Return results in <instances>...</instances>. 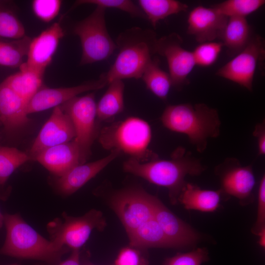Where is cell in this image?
I'll return each mask as SVG.
<instances>
[{
  "mask_svg": "<svg viewBox=\"0 0 265 265\" xmlns=\"http://www.w3.org/2000/svg\"><path fill=\"white\" fill-rule=\"evenodd\" d=\"M105 10L96 6L88 16L74 27V33L79 37L81 43V65L106 60L117 49L106 28Z\"/></svg>",
  "mask_w": 265,
  "mask_h": 265,
  "instance_id": "6",
  "label": "cell"
},
{
  "mask_svg": "<svg viewBox=\"0 0 265 265\" xmlns=\"http://www.w3.org/2000/svg\"><path fill=\"white\" fill-rule=\"evenodd\" d=\"M76 137L73 123L69 116L57 106L41 129L27 153L30 160L44 150L72 141Z\"/></svg>",
  "mask_w": 265,
  "mask_h": 265,
  "instance_id": "13",
  "label": "cell"
},
{
  "mask_svg": "<svg viewBox=\"0 0 265 265\" xmlns=\"http://www.w3.org/2000/svg\"><path fill=\"white\" fill-rule=\"evenodd\" d=\"M158 39L152 30L136 26L120 33L115 43L118 53L108 72L105 73L108 84L116 80L141 78L156 53Z\"/></svg>",
  "mask_w": 265,
  "mask_h": 265,
  "instance_id": "4",
  "label": "cell"
},
{
  "mask_svg": "<svg viewBox=\"0 0 265 265\" xmlns=\"http://www.w3.org/2000/svg\"><path fill=\"white\" fill-rule=\"evenodd\" d=\"M61 5L59 0H35L32 2L33 11L42 21L50 22L58 14Z\"/></svg>",
  "mask_w": 265,
  "mask_h": 265,
  "instance_id": "35",
  "label": "cell"
},
{
  "mask_svg": "<svg viewBox=\"0 0 265 265\" xmlns=\"http://www.w3.org/2000/svg\"><path fill=\"white\" fill-rule=\"evenodd\" d=\"M138 3L154 27L160 20L188 9L186 4L175 0H139Z\"/></svg>",
  "mask_w": 265,
  "mask_h": 265,
  "instance_id": "27",
  "label": "cell"
},
{
  "mask_svg": "<svg viewBox=\"0 0 265 265\" xmlns=\"http://www.w3.org/2000/svg\"><path fill=\"white\" fill-rule=\"evenodd\" d=\"M96 105L94 93L76 97L59 106L73 123L79 149L80 164L84 163L91 153L96 136Z\"/></svg>",
  "mask_w": 265,
  "mask_h": 265,
  "instance_id": "8",
  "label": "cell"
},
{
  "mask_svg": "<svg viewBox=\"0 0 265 265\" xmlns=\"http://www.w3.org/2000/svg\"><path fill=\"white\" fill-rule=\"evenodd\" d=\"M19 68V72L9 76L2 82L27 104L41 88L43 76L28 68L24 62Z\"/></svg>",
  "mask_w": 265,
  "mask_h": 265,
  "instance_id": "24",
  "label": "cell"
},
{
  "mask_svg": "<svg viewBox=\"0 0 265 265\" xmlns=\"http://www.w3.org/2000/svg\"><path fill=\"white\" fill-rule=\"evenodd\" d=\"M265 230V176L264 175L260 183L258 194V209L257 218L252 233L258 236Z\"/></svg>",
  "mask_w": 265,
  "mask_h": 265,
  "instance_id": "36",
  "label": "cell"
},
{
  "mask_svg": "<svg viewBox=\"0 0 265 265\" xmlns=\"http://www.w3.org/2000/svg\"><path fill=\"white\" fill-rule=\"evenodd\" d=\"M153 195L140 189H128L117 192L110 206L127 234L154 217Z\"/></svg>",
  "mask_w": 265,
  "mask_h": 265,
  "instance_id": "10",
  "label": "cell"
},
{
  "mask_svg": "<svg viewBox=\"0 0 265 265\" xmlns=\"http://www.w3.org/2000/svg\"><path fill=\"white\" fill-rule=\"evenodd\" d=\"M228 18L215 9L199 5L189 13L187 32L199 43L220 39Z\"/></svg>",
  "mask_w": 265,
  "mask_h": 265,
  "instance_id": "17",
  "label": "cell"
},
{
  "mask_svg": "<svg viewBox=\"0 0 265 265\" xmlns=\"http://www.w3.org/2000/svg\"><path fill=\"white\" fill-rule=\"evenodd\" d=\"M265 47L263 38L254 34L247 46L220 68L216 75L251 91L257 64L265 58Z\"/></svg>",
  "mask_w": 265,
  "mask_h": 265,
  "instance_id": "9",
  "label": "cell"
},
{
  "mask_svg": "<svg viewBox=\"0 0 265 265\" xmlns=\"http://www.w3.org/2000/svg\"><path fill=\"white\" fill-rule=\"evenodd\" d=\"M183 39L176 33L158 39L156 51L165 58L172 86L180 89L189 83L188 77L195 65L193 53L183 47Z\"/></svg>",
  "mask_w": 265,
  "mask_h": 265,
  "instance_id": "11",
  "label": "cell"
},
{
  "mask_svg": "<svg viewBox=\"0 0 265 265\" xmlns=\"http://www.w3.org/2000/svg\"><path fill=\"white\" fill-rule=\"evenodd\" d=\"M152 203L154 217L174 247L189 246L197 242L199 234L173 213L159 198L153 196Z\"/></svg>",
  "mask_w": 265,
  "mask_h": 265,
  "instance_id": "16",
  "label": "cell"
},
{
  "mask_svg": "<svg viewBox=\"0 0 265 265\" xmlns=\"http://www.w3.org/2000/svg\"><path fill=\"white\" fill-rule=\"evenodd\" d=\"M8 265H18V264H13Z\"/></svg>",
  "mask_w": 265,
  "mask_h": 265,
  "instance_id": "43",
  "label": "cell"
},
{
  "mask_svg": "<svg viewBox=\"0 0 265 265\" xmlns=\"http://www.w3.org/2000/svg\"><path fill=\"white\" fill-rule=\"evenodd\" d=\"M24 26L11 11L0 7V39L13 40L25 36Z\"/></svg>",
  "mask_w": 265,
  "mask_h": 265,
  "instance_id": "32",
  "label": "cell"
},
{
  "mask_svg": "<svg viewBox=\"0 0 265 265\" xmlns=\"http://www.w3.org/2000/svg\"><path fill=\"white\" fill-rule=\"evenodd\" d=\"M124 170L141 177L150 183L166 187L172 204L178 202L179 196L187 183V175L199 176L205 170L199 159L182 147L177 148L169 159L158 158L145 162L130 159L123 165Z\"/></svg>",
  "mask_w": 265,
  "mask_h": 265,
  "instance_id": "1",
  "label": "cell"
},
{
  "mask_svg": "<svg viewBox=\"0 0 265 265\" xmlns=\"http://www.w3.org/2000/svg\"><path fill=\"white\" fill-rule=\"evenodd\" d=\"M4 225V214H2L0 211V229Z\"/></svg>",
  "mask_w": 265,
  "mask_h": 265,
  "instance_id": "41",
  "label": "cell"
},
{
  "mask_svg": "<svg viewBox=\"0 0 265 265\" xmlns=\"http://www.w3.org/2000/svg\"><path fill=\"white\" fill-rule=\"evenodd\" d=\"M209 259V252L206 248H198L191 251L178 253L166 259L163 265H201Z\"/></svg>",
  "mask_w": 265,
  "mask_h": 265,
  "instance_id": "34",
  "label": "cell"
},
{
  "mask_svg": "<svg viewBox=\"0 0 265 265\" xmlns=\"http://www.w3.org/2000/svg\"><path fill=\"white\" fill-rule=\"evenodd\" d=\"M93 4L96 6L119 9L128 13L132 17L145 18V15L133 2L130 0H79L76 1L71 9L82 4Z\"/></svg>",
  "mask_w": 265,
  "mask_h": 265,
  "instance_id": "31",
  "label": "cell"
},
{
  "mask_svg": "<svg viewBox=\"0 0 265 265\" xmlns=\"http://www.w3.org/2000/svg\"><path fill=\"white\" fill-rule=\"evenodd\" d=\"M121 153L117 149L113 150L104 158L76 166L63 176L57 177L55 186L58 191L65 196L74 193L95 177Z\"/></svg>",
  "mask_w": 265,
  "mask_h": 265,
  "instance_id": "18",
  "label": "cell"
},
{
  "mask_svg": "<svg viewBox=\"0 0 265 265\" xmlns=\"http://www.w3.org/2000/svg\"><path fill=\"white\" fill-rule=\"evenodd\" d=\"M31 39L24 37L10 41L0 39V65L11 68L20 67L26 56Z\"/></svg>",
  "mask_w": 265,
  "mask_h": 265,
  "instance_id": "29",
  "label": "cell"
},
{
  "mask_svg": "<svg viewBox=\"0 0 265 265\" xmlns=\"http://www.w3.org/2000/svg\"><path fill=\"white\" fill-rule=\"evenodd\" d=\"M223 47L221 41L200 43L192 52L195 65L201 67L212 65L216 61Z\"/></svg>",
  "mask_w": 265,
  "mask_h": 265,
  "instance_id": "33",
  "label": "cell"
},
{
  "mask_svg": "<svg viewBox=\"0 0 265 265\" xmlns=\"http://www.w3.org/2000/svg\"><path fill=\"white\" fill-rule=\"evenodd\" d=\"M106 225L102 212L92 209L78 217L69 216L64 212L61 218H56L50 222L47 229L51 241L73 250H80L94 229L102 231Z\"/></svg>",
  "mask_w": 265,
  "mask_h": 265,
  "instance_id": "7",
  "label": "cell"
},
{
  "mask_svg": "<svg viewBox=\"0 0 265 265\" xmlns=\"http://www.w3.org/2000/svg\"><path fill=\"white\" fill-rule=\"evenodd\" d=\"M253 135L257 139L259 155L265 154V121L256 125Z\"/></svg>",
  "mask_w": 265,
  "mask_h": 265,
  "instance_id": "38",
  "label": "cell"
},
{
  "mask_svg": "<svg viewBox=\"0 0 265 265\" xmlns=\"http://www.w3.org/2000/svg\"><path fill=\"white\" fill-rule=\"evenodd\" d=\"M127 235L130 245L135 248L174 247L154 217Z\"/></svg>",
  "mask_w": 265,
  "mask_h": 265,
  "instance_id": "23",
  "label": "cell"
},
{
  "mask_svg": "<svg viewBox=\"0 0 265 265\" xmlns=\"http://www.w3.org/2000/svg\"><path fill=\"white\" fill-rule=\"evenodd\" d=\"M27 153L16 148L0 146V200H5L9 191L5 188L6 182L21 165L30 160Z\"/></svg>",
  "mask_w": 265,
  "mask_h": 265,
  "instance_id": "26",
  "label": "cell"
},
{
  "mask_svg": "<svg viewBox=\"0 0 265 265\" xmlns=\"http://www.w3.org/2000/svg\"><path fill=\"white\" fill-rule=\"evenodd\" d=\"M146 87L159 99L165 101L172 86L168 73L159 66V60L153 58L145 69L141 78Z\"/></svg>",
  "mask_w": 265,
  "mask_h": 265,
  "instance_id": "28",
  "label": "cell"
},
{
  "mask_svg": "<svg viewBox=\"0 0 265 265\" xmlns=\"http://www.w3.org/2000/svg\"><path fill=\"white\" fill-rule=\"evenodd\" d=\"M151 137V129L147 122L130 117L104 128L99 140L106 149H117L130 156L131 159L145 162L158 158L148 149Z\"/></svg>",
  "mask_w": 265,
  "mask_h": 265,
  "instance_id": "5",
  "label": "cell"
},
{
  "mask_svg": "<svg viewBox=\"0 0 265 265\" xmlns=\"http://www.w3.org/2000/svg\"><path fill=\"white\" fill-rule=\"evenodd\" d=\"M108 84L105 73L99 79L79 85L61 88H41L27 104V114L45 110L60 106L79 94L98 90Z\"/></svg>",
  "mask_w": 265,
  "mask_h": 265,
  "instance_id": "14",
  "label": "cell"
},
{
  "mask_svg": "<svg viewBox=\"0 0 265 265\" xmlns=\"http://www.w3.org/2000/svg\"><path fill=\"white\" fill-rule=\"evenodd\" d=\"M265 3L264 0H227L212 7L228 17L246 18Z\"/></svg>",
  "mask_w": 265,
  "mask_h": 265,
  "instance_id": "30",
  "label": "cell"
},
{
  "mask_svg": "<svg viewBox=\"0 0 265 265\" xmlns=\"http://www.w3.org/2000/svg\"><path fill=\"white\" fill-rule=\"evenodd\" d=\"M108 84V88L96 105L97 117L100 121L115 116L124 108L125 85L123 80H114Z\"/></svg>",
  "mask_w": 265,
  "mask_h": 265,
  "instance_id": "25",
  "label": "cell"
},
{
  "mask_svg": "<svg viewBox=\"0 0 265 265\" xmlns=\"http://www.w3.org/2000/svg\"><path fill=\"white\" fill-rule=\"evenodd\" d=\"M35 160L57 177L80 164L79 147L74 139L44 150Z\"/></svg>",
  "mask_w": 265,
  "mask_h": 265,
  "instance_id": "19",
  "label": "cell"
},
{
  "mask_svg": "<svg viewBox=\"0 0 265 265\" xmlns=\"http://www.w3.org/2000/svg\"><path fill=\"white\" fill-rule=\"evenodd\" d=\"M215 172L220 179L222 194L235 197L243 204L251 199L256 184L251 165L242 166L238 159L228 158L215 167Z\"/></svg>",
  "mask_w": 265,
  "mask_h": 265,
  "instance_id": "12",
  "label": "cell"
},
{
  "mask_svg": "<svg viewBox=\"0 0 265 265\" xmlns=\"http://www.w3.org/2000/svg\"><path fill=\"white\" fill-rule=\"evenodd\" d=\"M64 33L59 23H54L31 40L24 62L26 66L43 76Z\"/></svg>",
  "mask_w": 265,
  "mask_h": 265,
  "instance_id": "15",
  "label": "cell"
},
{
  "mask_svg": "<svg viewBox=\"0 0 265 265\" xmlns=\"http://www.w3.org/2000/svg\"><path fill=\"white\" fill-rule=\"evenodd\" d=\"M27 104L3 83H0V124L7 133L20 130L29 122Z\"/></svg>",
  "mask_w": 265,
  "mask_h": 265,
  "instance_id": "20",
  "label": "cell"
},
{
  "mask_svg": "<svg viewBox=\"0 0 265 265\" xmlns=\"http://www.w3.org/2000/svg\"><path fill=\"white\" fill-rule=\"evenodd\" d=\"M221 195L220 189H203L196 185L187 183L178 201L187 210L213 212L219 207Z\"/></svg>",
  "mask_w": 265,
  "mask_h": 265,
  "instance_id": "22",
  "label": "cell"
},
{
  "mask_svg": "<svg viewBox=\"0 0 265 265\" xmlns=\"http://www.w3.org/2000/svg\"><path fill=\"white\" fill-rule=\"evenodd\" d=\"M259 237L258 243L263 248L265 247V230L262 231L258 236Z\"/></svg>",
  "mask_w": 265,
  "mask_h": 265,
  "instance_id": "40",
  "label": "cell"
},
{
  "mask_svg": "<svg viewBox=\"0 0 265 265\" xmlns=\"http://www.w3.org/2000/svg\"><path fill=\"white\" fill-rule=\"evenodd\" d=\"M6 237L0 255L40 260L55 264L70 249L60 246L41 236L19 213L4 214Z\"/></svg>",
  "mask_w": 265,
  "mask_h": 265,
  "instance_id": "3",
  "label": "cell"
},
{
  "mask_svg": "<svg viewBox=\"0 0 265 265\" xmlns=\"http://www.w3.org/2000/svg\"><path fill=\"white\" fill-rule=\"evenodd\" d=\"M254 34L246 18L229 17L220 40L227 54L234 57L247 46Z\"/></svg>",
  "mask_w": 265,
  "mask_h": 265,
  "instance_id": "21",
  "label": "cell"
},
{
  "mask_svg": "<svg viewBox=\"0 0 265 265\" xmlns=\"http://www.w3.org/2000/svg\"><path fill=\"white\" fill-rule=\"evenodd\" d=\"M139 251L133 247H125L118 254L115 265H147Z\"/></svg>",
  "mask_w": 265,
  "mask_h": 265,
  "instance_id": "37",
  "label": "cell"
},
{
  "mask_svg": "<svg viewBox=\"0 0 265 265\" xmlns=\"http://www.w3.org/2000/svg\"><path fill=\"white\" fill-rule=\"evenodd\" d=\"M57 265H81L80 261V250H73L70 256L65 261Z\"/></svg>",
  "mask_w": 265,
  "mask_h": 265,
  "instance_id": "39",
  "label": "cell"
},
{
  "mask_svg": "<svg viewBox=\"0 0 265 265\" xmlns=\"http://www.w3.org/2000/svg\"><path fill=\"white\" fill-rule=\"evenodd\" d=\"M160 120L166 128L185 134L199 153L206 150L208 139L217 137L220 132L218 111L203 103L169 105Z\"/></svg>",
  "mask_w": 265,
  "mask_h": 265,
  "instance_id": "2",
  "label": "cell"
},
{
  "mask_svg": "<svg viewBox=\"0 0 265 265\" xmlns=\"http://www.w3.org/2000/svg\"><path fill=\"white\" fill-rule=\"evenodd\" d=\"M82 265H95L93 264V263H92L89 261H84L82 262Z\"/></svg>",
  "mask_w": 265,
  "mask_h": 265,
  "instance_id": "42",
  "label": "cell"
}]
</instances>
